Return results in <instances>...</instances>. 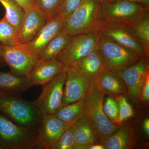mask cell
I'll return each instance as SVG.
<instances>
[{"instance_id": "obj_31", "label": "cell", "mask_w": 149, "mask_h": 149, "mask_svg": "<svg viewBox=\"0 0 149 149\" xmlns=\"http://www.w3.org/2000/svg\"><path fill=\"white\" fill-rule=\"evenodd\" d=\"M83 0H63L58 16L65 20L76 10Z\"/></svg>"}, {"instance_id": "obj_33", "label": "cell", "mask_w": 149, "mask_h": 149, "mask_svg": "<svg viewBox=\"0 0 149 149\" xmlns=\"http://www.w3.org/2000/svg\"><path fill=\"white\" fill-rule=\"evenodd\" d=\"M21 7L24 11L34 6V4L33 0H14Z\"/></svg>"}, {"instance_id": "obj_22", "label": "cell", "mask_w": 149, "mask_h": 149, "mask_svg": "<svg viewBox=\"0 0 149 149\" xmlns=\"http://www.w3.org/2000/svg\"><path fill=\"white\" fill-rule=\"evenodd\" d=\"M134 139L132 130L127 126H120L116 132L104 142L105 149H130L133 147Z\"/></svg>"}, {"instance_id": "obj_36", "label": "cell", "mask_w": 149, "mask_h": 149, "mask_svg": "<svg viewBox=\"0 0 149 149\" xmlns=\"http://www.w3.org/2000/svg\"><path fill=\"white\" fill-rule=\"evenodd\" d=\"M105 149L103 145L95 144L91 147L90 149Z\"/></svg>"}, {"instance_id": "obj_39", "label": "cell", "mask_w": 149, "mask_h": 149, "mask_svg": "<svg viewBox=\"0 0 149 149\" xmlns=\"http://www.w3.org/2000/svg\"><path fill=\"white\" fill-rule=\"evenodd\" d=\"M0 149H2V148L1 146H0Z\"/></svg>"}, {"instance_id": "obj_30", "label": "cell", "mask_w": 149, "mask_h": 149, "mask_svg": "<svg viewBox=\"0 0 149 149\" xmlns=\"http://www.w3.org/2000/svg\"><path fill=\"white\" fill-rule=\"evenodd\" d=\"M74 140L73 128L70 126L53 149H74Z\"/></svg>"}, {"instance_id": "obj_27", "label": "cell", "mask_w": 149, "mask_h": 149, "mask_svg": "<svg viewBox=\"0 0 149 149\" xmlns=\"http://www.w3.org/2000/svg\"><path fill=\"white\" fill-rule=\"evenodd\" d=\"M63 0H33L34 5L42 11L49 20L57 16Z\"/></svg>"}, {"instance_id": "obj_2", "label": "cell", "mask_w": 149, "mask_h": 149, "mask_svg": "<svg viewBox=\"0 0 149 149\" xmlns=\"http://www.w3.org/2000/svg\"><path fill=\"white\" fill-rule=\"evenodd\" d=\"M0 114L16 124L27 128H37L42 115L33 102L0 91Z\"/></svg>"}, {"instance_id": "obj_25", "label": "cell", "mask_w": 149, "mask_h": 149, "mask_svg": "<svg viewBox=\"0 0 149 149\" xmlns=\"http://www.w3.org/2000/svg\"><path fill=\"white\" fill-rule=\"evenodd\" d=\"M0 3L5 8L6 19L18 33L24 18V10L14 0H0Z\"/></svg>"}, {"instance_id": "obj_32", "label": "cell", "mask_w": 149, "mask_h": 149, "mask_svg": "<svg viewBox=\"0 0 149 149\" xmlns=\"http://www.w3.org/2000/svg\"><path fill=\"white\" fill-rule=\"evenodd\" d=\"M144 102H148L149 101V74H148L144 83L142 90L141 100Z\"/></svg>"}, {"instance_id": "obj_17", "label": "cell", "mask_w": 149, "mask_h": 149, "mask_svg": "<svg viewBox=\"0 0 149 149\" xmlns=\"http://www.w3.org/2000/svg\"><path fill=\"white\" fill-rule=\"evenodd\" d=\"M96 85L105 94L115 98L128 93L125 83L116 72L107 69L95 80Z\"/></svg>"}, {"instance_id": "obj_10", "label": "cell", "mask_w": 149, "mask_h": 149, "mask_svg": "<svg viewBox=\"0 0 149 149\" xmlns=\"http://www.w3.org/2000/svg\"><path fill=\"white\" fill-rule=\"evenodd\" d=\"M65 70L62 106L85 99L95 83V80L75 67L65 65Z\"/></svg>"}, {"instance_id": "obj_26", "label": "cell", "mask_w": 149, "mask_h": 149, "mask_svg": "<svg viewBox=\"0 0 149 149\" xmlns=\"http://www.w3.org/2000/svg\"><path fill=\"white\" fill-rule=\"evenodd\" d=\"M17 35V30L5 17L0 20V45L13 47L19 45Z\"/></svg>"}, {"instance_id": "obj_38", "label": "cell", "mask_w": 149, "mask_h": 149, "mask_svg": "<svg viewBox=\"0 0 149 149\" xmlns=\"http://www.w3.org/2000/svg\"><path fill=\"white\" fill-rule=\"evenodd\" d=\"M98 1H100L101 2H102L104 1H106V0H98Z\"/></svg>"}, {"instance_id": "obj_15", "label": "cell", "mask_w": 149, "mask_h": 149, "mask_svg": "<svg viewBox=\"0 0 149 149\" xmlns=\"http://www.w3.org/2000/svg\"><path fill=\"white\" fill-rule=\"evenodd\" d=\"M64 21V19L58 15L48 20L37 37L24 45L29 51L37 56L51 40L60 34L63 27Z\"/></svg>"}, {"instance_id": "obj_19", "label": "cell", "mask_w": 149, "mask_h": 149, "mask_svg": "<svg viewBox=\"0 0 149 149\" xmlns=\"http://www.w3.org/2000/svg\"><path fill=\"white\" fill-rule=\"evenodd\" d=\"M70 66L79 68L84 74L94 80L107 69L97 47L88 55Z\"/></svg>"}, {"instance_id": "obj_14", "label": "cell", "mask_w": 149, "mask_h": 149, "mask_svg": "<svg viewBox=\"0 0 149 149\" xmlns=\"http://www.w3.org/2000/svg\"><path fill=\"white\" fill-rule=\"evenodd\" d=\"M99 31L103 36L138 54L142 57H146L141 43L127 26L118 24H104L102 25Z\"/></svg>"}, {"instance_id": "obj_18", "label": "cell", "mask_w": 149, "mask_h": 149, "mask_svg": "<svg viewBox=\"0 0 149 149\" xmlns=\"http://www.w3.org/2000/svg\"><path fill=\"white\" fill-rule=\"evenodd\" d=\"M74 140V149H90L97 143L95 133L85 114L73 125Z\"/></svg>"}, {"instance_id": "obj_6", "label": "cell", "mask_w": 149, "mask_h": 149, "mask_svg": "<svg viewBox=\"0 0 149 149\" xmlns=\"http://www.w3.org/2000/svg\"><path fill=\"white\" fill-rule=\"evenodd\" d=\"M97 49L107 69L115 72L131 66L142 58L101 34Z\"/></svg>"}, {"instance_id": "obj_3", "label": "cell", "mask_w": 149, "mask_h": 149, "mask_svg": "<svg viewBox=\"0 0 149 149\" xmlns=\"http://www.w3.org/2000/svg\"><path fill=\"white\" fill-rule=\"evenodd\" d=\"M105 94L94 83L84 99L85 113L90 120L97 138L103 144L120 126L113 123L104 113L103 104Z\"/></svg>"}, {"instance_id": "obj_21", "label": "cell", "mask_w": 149, "mask_h": 149, "mask_svg": "<svg viewBox=\"0 0 149 149\" xmlns=\"http://www.w3.org/2000/svg\"><path fill=\"white\" fill-rule=\"evenodd\" d=\"M73 37L68 35L59 34L51 40L38 54V62L56 58L70 44Z\"/></svg>"}, {"instance_id": "obj_24", "label": "cell", "mask_w": 149, "mask_h": 149, "mask_svg": "<svg viewBox=\"0 0 149 149\" xmlns=\"http://www.w3.org/2000/svg\"><path fill=\"white\" fill-rule=\"evenodd\" d=\"M143 49L145 56H149V10L132 25L128 27Z\"/></svg>"}, {"instance_id": "obj_29", "label": "cell", "mask_w": 149, "mask_h": 149, "mask_svg": "<svg viewBox=\"0 0 149 149\" xmlns=\"http://www.w3.org/2000/svg\"><path fill=\"white\" fill-rule=\"evenodd\" d=\"M105 114L111 122L116 124L119 114V107L117 102L111 97H109L103 104Z\"/></svg>"}, {"instance_id": "obj_1", "label": "cell", "mask_w": 149, "mask_h": 149, "mask_svg": "<svg viewBox=\"0 0 149 149\" xmlns=\"http://www.w3.org/2000/svg\"><path fill=\"white\" fill-rule=\"evenodd\" d=\"M102 24L101 2L98 0H83L78 8L65 20L60 34L73 37L99 31Z\"/></svg>"}, {"instance_id": "obj_13", "label": "cell", "mask_w": 149, "mask_h": 149, "mask_svg": "<svg viewBox=\"0 0 149 149\" xmlns=\"http://www.w3.org/2000/svg\"><path fill=\"white\" fill-rule=\"evenodd\" d=\"M24 12L17 35L19 45H27L34 40L49 20L47 15L35 6Z\"/></svg>"}, {"instance_id": "obj_8", "label": "cell", "mask_w": 149, "mask_h": 149, "mask_svg": "<svg viewBox=\"0 0 149 149\" xmlns=\"http://www.w3.org/2000/svg\"><path fill=\"white\" fill-rule=\"evenodd\" d=\"M0 57L12 73L28 78L38 62L37 56L23 45L13 47L0 45Z\"/></svg>"}, {"instance_id": "obj_37", "label": "cell", "mask_w": 149, "mask_h": 149, "mask_svg": "<svg viewBox=\"0 0 149 149\" xmlns=\"http://www.w3.org/2000/svg\"><path fill=\"white\" fill-rule=\"evenodd\" d=\"M6 65V63H5L3 61L2 59L1 58V57H0V68L3 67Z\"/></svg>"}, {"instance_id": "obj_28", "label": "cell", "mask_w": 149, "mask_h": 149, "mask_svg": "<svg viewBox=\"0 0 149 149\" xmlns=\"http://www.w3.org/2000/svg\"><path fill=\"white\" fill-rule=\"evenodd\" d=\"M119 107V114L116 124L121 126L122 123L134 116V111L124 95L115 98Z\"/></svg>"}, {"instance_id": "obj_35", "label": "cell", "mask_w": 149, "mask_h": 149, "mask_svg": "<svg viewBox=\"0 0 149 149\" xmlns=\"http://www.w3.org/2000/svg\"><path fill=\"white\" fill-rule=\"evenodd\" d=\"M143 128L144 131L146 133L147 135L149 136V118H146L144 120L143 123Z\"/></svg>"}, {"instance_id": "obj_23", "label": "cell", "mask_w": 149, "mask_h": 149, "mask_svg": "<svg viewBox=\"0 0 149 149\" xmlns=\"http://www.w3.org/2000/svg\"><path fill=\"white\" fill-rule=\"evenodd\" d=\"M84 100L83 99L63 106L54 115L70 126H72L86 114Z\"/></svg>"}, {"instance_id": "obj_20", "label": "cell", "mask_w": 149, "mask_h": 149, "mask_svg": "<svg viewBox=\"0 0 149 149\" xmlns=\"http://www.w3.org/2000/svg\"><path fill=\"white\" fill-rule=\"evenodd\" d=\"M33 85L27 77L13 74L11 71H0V91L10 94L21 95Z\"/></svg>"}, {"instance_id": "obj_7", "label": "cell", "mask_w": 149, "mask_h": 149, "mask_svg": "<svg viewBox=\"0 0 149 149\" xmlns=\"http://www.w3.org/2000/svg\"><path fill=\"white\" fill-rule=\"evenodd\" d=\"M66 77L65 70L50 81L42 85V93L40 96L32 101L41 114H54L62 107Z\"/></svg>"}, {"instance_id": "obj_4", "label": "cell", "mask_w": 149, "mask_h": 149, "mask_svg": "<svg viewBox=\"0 0 149 149\" xmlns=\"http://www.w3.org/2000/svg\"><path fill=\"white\" fill-rule=\"evenodd\" d=\"M101 3L102 25L118 24L129 27L149 10V8L129 0H106Z\"/></svg>"}, {"instance_id": "obj_34", "label": "cell", "mask_w": 149, "mask_h": 149, "mask_svg": "<svg viewBox=\"0 0 149 149\" xmlns=\"http://www.w3.org/2000/svg\"><path fill=\"white\" fill-rule=\"evenodd\" d=\"M129 1L137 3L146 7L149 8V0H129Z\"/></svg>"}, {"instance_id": "obj_11", "label": "cell", "mask_w": 149, "mask_h": 149, "mask_svg": "<svg viewBox=\"0 0 149 149\" xmlns=\"http://www.w3.org/2000/svg\"><path fill=\"white\" fill-rule=\"evenodd\" d=\"M69 126L54 114L43 115L37 127L36 149H53Z\"/></svg>"}, {"instance_id": "obj_16", "label": "cell", "mask_w": 149, "mask_h": 149, "mask_svg": "<svg viewBox=\"0 0 149 149\" xmlns=\"http://www.w3.org/2000/svg\"><path fill=\"white\" fill-rule=\"evenodd\" d=\"M65 68V65L56 58L38 62L30 72L28 78L33 86H42L64 71Z\"/></svg>"}, {"instance_id": "obj_9", "label": "cell", "mask_w": 149, "mask_h": 149, "mask_svg": "<svg viewBox=\"0 0 149 149\" xmlns=\"http://www.w3.org/2000/svg\"><path fill=\"white\" fill-rule=\"evenodd\" d=\"M100 37L99 31L74 36L70 44L56 59L65 65H72L95 49Z\"/></svg>"}, {"instance_id": "obj_12", "label": "cell", "mask_w": 149, "mask_h": 149, "mask_svg": "<svg viewBox=\"0 0 149 149\" xmlns=\"http://www.w3.org/2000/svg\"><path fill=\"white\" fill-rule=\"evenodd\" d=\"M116 73L125 83L130 97L136 102L141 100L143 86L149 74L148 58H141L134 64Z\"/></svg>"}, {"instance_id": "obj_5", "label": "cell", "mask_w": 149, "mask_h": 149, "mask_svg": "<svg viewBox=\"0 0 149 149\" xmlns=\"http://www.w3.org/2000/svg\"><path fill=\"white\" fill-rule=\"evenodd\" d=\"M37 128L17 125L0 114V146L2 149H36Z\"/></svg>"}]
</instances>
